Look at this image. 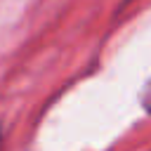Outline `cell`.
Listing matches in <instances>:
<instances>
[{"mask_svg": "<svg viewBox=\"0 0 151 151\" xmlns=\"http://www.w3.org/2000/svg\"><path fill=\"white\" fill-rule=\"evenodd\" d=\"M0 151H2V127H0Z\"/></svg>", "mask_w": 151, "mask_h": 151, "instance_id": "2", "label": "cell"}, {"mask_svg": "<svg viewBox=\"0 0 151 151\" xmlns=\"http://www.w3.org/2000/svg\"><path fill=\"white\" fill-rule=\"evenodd\" d=\"M142 106L151 113V80H149V83H146V87L142 90Z\"/></svg>", "mask_w": 151, "mask_h": 151, "instance_id": "1", "label": "cell"}]
</instances>
